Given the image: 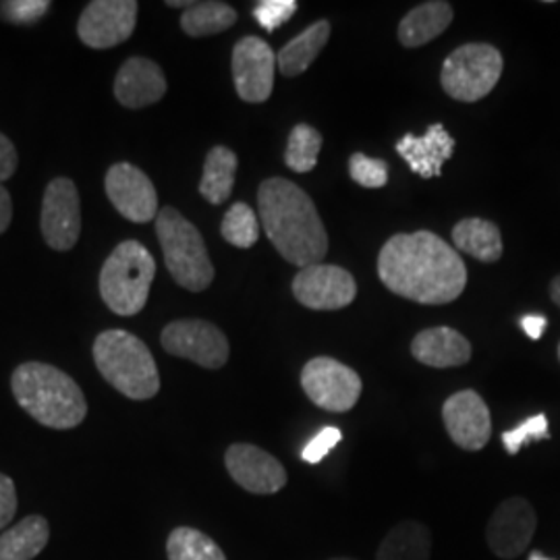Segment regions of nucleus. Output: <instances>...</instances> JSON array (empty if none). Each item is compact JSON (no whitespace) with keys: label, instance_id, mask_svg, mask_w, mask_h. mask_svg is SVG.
Here are the masks:
<instances>
[{"label":"nucleus","instance_id":"obj_1","mask_svg":"<svg viewBox=\"0 0 560 560\" xmlns=\"http://www.w3.org/2000/svg\"><path fill=\"white\" fill-rule=\"evenodd\" d=\"M382 282L405 300L444 305L457 300L467 284L465 261L432 231L399 233L384 243L378 256Z\"/></svg>","mask_w":560,"mask_h":560},{"label":"nucleus","instance_id":"obj_2","mask_svg":"<svg viewBox=\"0 0 560 560\" xmlns=\"http://www.w3.org/2000/svg\"><path fill=\"white\" fill-rule=\"evenodd\" d=\"M260 224L289 264L307 268L328 254V235L314 200L293 180L272 177L258 191Z\"/></svg>","mask_w":560,"mask_h":560},{"label":"nucleus","instance_id":"obj_3","mask_svg":"<svg viewBox=\"0 0 560 560\" xmlns=\"http://www.w3.org/2000/svg\"><path fill=\"white\" fill-rule=\"evenodd\" d=\"M11 388L21 409L46 428L71 430L88 416L80 384L50 363H21L11 376Z\"/></svg>","mask_w":560,"mask_h":560},{"label":"nucleus","instance_id":"obj_4","mask_svg":"<svg viewBox=\"0 0 560 560\" xmlns=\"http://www.w3.org/2000/svg\"><path fill=\"white\" fill-rule=\"evenodd\" d=\"M94 361L102 378L127 399H154L161 390L159 365L150 349L127 330H104L94 340Z\"/></svg>","mask_w":560,"mask_h":560},{"label":"nucleus","instance_id":"obj_5","mask_svg":"<svg viewBox=\"0 0 560 560\" xmlns=\"http://www.w3.org/2000/svg\"><path fill=\"white\" fill-rule=\"evenodd\" d=\"M156 277V261L140 241H122L106 258L101 272V295L119 316H136L143 310Z\"/></svg>","mask_w":560,"mask_h":560},{"label":"nucleus","instance_id":"obj_6","mask_svg":"<svg viewBox=\"0 0 560 560\" xmlns=\"http://www.w3.org/2000/svg\"><path fill=\"white\" fill-rule=\"evenodd\" d=\"M156 235L175 282L194 293L206 291L214 280V266L196 224L187 221L177 208L166 206L156 217Z\"/></svg>","mask_w":560,"mask_h":560},{"label":"nucleus","instance_id":"obj_7","mask_svg":"<svg viewBox=\"0 0 560 560\" xmlns=\"http://www.w3.org/2000/svg\"><path fill=\"white\" fill-rule=\"evenodd\" d=\"M504 69L501 50L492 44H463L442 65V90L459 102L486 98Z\"/></svg>","mask_w":560,"mask_h":560},{"label":"nucleus","instance_id":"obj_8","mask_svg":"<svg viewBox=\"0 0 560 560\" xmlns=\"http://www.w3.org/2000/svg\"><path fill=\"white\" fill-rule=\"evenodd\" d=\"M301 386L316 407L345 413L358 405L361 397L360 374L332 358H314L301 370Z\"/></svg>","mask_w":560,"mask_h":560},{"label":"nucleus","instance_id":"obj_9","mask_svg":"<svg viewBox=\"0 0 560 560\" xmlns=\"http://www.w3.org/2000/svg\"><path fill=\"white\" fill-rule=\"evenodd\" d=\"M161 340L166 353L194 361L206 370H221L231 353L221 328L206 320L171 322L162 330Z\"/></svg>","mask_w":560,"mask_h":560},{"label":"nucleus","instance_id":"obj_10","mask_svg":"<svg viewBox=\"0 0 560 560\" xmlns=\"http://www.w3.org/2000/svg\"><path fill=\"white\" fill-rule=\"evenodd\" d=\"M293 295L303 307L335 312L351 305L358 298V282L351 272L335 264H314L301 268L293 279Z\"/></svg>","mask_w":560,"mask_h":560},{"label":"nucleus","instance_id":"obj_11","mask_svg":"<svg viewBox=\"0 0 560 560\" xmlns=\"http://www.w3.org/2000/svg\"><path fill=\"white\" fill-rule=\"evenodd\" d=\"M40 226L44 241L52 249L69 252L75 247L81 233V206L73 180L57 177L48 183L42 200Z\"/></svg>","mask_w":560,"mask_h":560},{"label":"nucleus","instance_id":"obj_12","mask_svg":"<svg viewBox=\"0 0 560 560\" xmlns=\"http://www.w3.org/2000/svg\"><path fill=\"white\" fill-rule=\"evenodd\" d=\"M104 189L110 203L127 221L145 224L159 217V194L152 180L136 164H113L106 173Z\"/></svg>","mask_w":560,"mask_h":560},{"label":"nucleus","instance_id":"obj_13","mask_svg":"<svg viewBox=\"0 0 560 560\" xmlns=\"http://www.w3.org/2000/svg\"><path fill=\"white\" fill-rule=\"evenodd\" d=\"M136 21V0H94L81 13L78 34L85 46L104 50L129 40Z\"/></svg>","mask_w":560,"mask_h":560},{"label":"nucleus","instance_id":"obj_14","mask_svg":"<svg viewBox=\"0 0 560 560\" xmlns=\"http://www.w3.org/2000/svg\"><path fill=\"white\" fill-rule=\"evenodd\" d=\"M277 55L268 42L245 36L233 48V81L243 102L261 104L272 96Z\"/></svg>","mask_w":560,"mask_h":560},{"label":"nucleus","instance_id":"obj_15","mask_svg":"<svg viewBox=\"0 0 560 560\" xmlns=\"http://www.w3.org/2000/svg\"><path fill=\"white\" fill-rule=\"evenodd\" d=\"M538 527L536 509L521 499L513 497L501 502L486 527V541L499 559H517L534 540Z\"/></svg>","mask_w":560,"mask_h":560},{"label":"nucleus","instance_id":"obj_16","mask_svg":"<svg viewBox=\"0 0 560 560\" xmlns=\"http://www.w3.org/2000/svg\"><path fill=\"white\" fill-rule=\"evenodd\" d=\"M224 465L229 476L252 494H277L289 480L277 457L247 442L231 444L224 455Z\"/></svg>","mask_w":560,"mask_h":560},{"label":"nucleus","instance_id":"obj_17","mask_svg":"<svg viewBox=\"0 0 560 560\" xmlns=\"http://www.w3.org/2000/svg\"><path fill=\"white\" fill-rule=\"evenodd\" d=\"M442 421L451 441L463 451H481L492 436L490 409L476 390H459L444 400Z\"/></svg>","mask_w":560,"mask_h":560},{"label":"nucleus","instance_id":"obj_18","mask_svg":"<svg viewBox=\"0 0 560 560\" xmlns=\"http://www.w3.org/2000/svg\"><path fill=\"white\" fill-rule=\"evenodd\" d=\"M397 152L400 159L409 164V168L420 175L421 179L441 177L442 164L453 159L455 140L444 129L442 122L428 127L425 136L407 133L397 141Z\"/></svg>","mask_w":560,"mask_h":560},{"label":"nucleus","instance_id":"obj_19","mask_svg":"<svg viewBox=\"0 0 560 560\" xmlns=\"http://www.w3.org/2000/svg\"><path fill=\"white\" fill-rule=\"evenodd\" d=\"M166 94V78L154 60L133 57L119 69L115 80V96L125 108H143L162 101Z\"/></svg>","mask_w":560,"mask_h":560},{"label":"nucleus","instance_id":"obj_20","mask_svg":"<svg viewBox=\"0 0 560 560\" xmlns=\"http://www.w3.org/2000/svg\"><path fill=\"white\" fill-rule=\"evenodd\" d=\"M413 358L430 368H459L471 360V342L448 326L425 328L411 342Z\"/></svg>","mask_w":560,"mask_h":560},{"label":"nucleus","instance_id":"obj_21","mask_svg":"<svg viewBox=\"0 0 560 560\" xmlns=\"http://www.w3.org/2000/svg\"><path fill=\"white\" fill-rule=\"evenodd\" d=\"M455 18L453 7L444 0H430L413 7L399 23V40L405 48H420L446 32Z\"/></svg>","mask_w":560,"mask_h":560},{"label":"nucleus","instance_id":"obj_22","mask_svg":"<svg viewBox=\"0 0 560 560\" xmlns=\"http://www.w3.org/2000/svg\"><path fill=\"white\" fill-rule=\"evenodd\" d=\"M432 532L421 521H402L382 540L376 560H430Z\"/></svg>","mask_w":560,"mask_h":560},{"label":"nucleus","instance_id":"obj_23","mask_svg":"<svg viewBox=\"0 0 560 560\" xmlns=\"http://www.w3.org/2000/svg\"><path fill=\"white\" fill-rule=\"evenodd\" d=\"M330 38V23L326 20L312 23L298 38L282 46L277 55V67L284 78H295L310 69Z\"/></svg>","mask_w":560,"mask_h":560},{"label":"nucleus","instance_id":"obj_24","mask_svg":"<svg viewBox=\"0 0 560 560\" xmlns=\"http://www.w3.org/2000/svg\"><path fill=\"white\" fill-rule=\"evenodd\" d=\"M50 540V525L42 515H30L0 534V560H34Z\"/></svg>","mask_w":560,"mask_h":560},{"label":"nucleus","instance_id":"obj_25","mask_svg":"<svg viewBox=\"0 0 560 560\" xmlns=\"http://www.w3.org/2000/svg\"><path fill=\"white\" fill-rule=\"evenodd\" d=\"M237 154L226 145H214L206 162L200 180V194L212 206H221L231 198L237 173Z\"/></svg>","mask_w":560,"mask_h":560},{"label":"nucleus","instance_id":"obj_26","mask_svg":"<svg viewBox=\"0 0 560 560\" xmlns=\"http://www.w3.org/2000/svg\"><path fill=\"white\" fill-rule=\"evenodd\" d=\"M453 243L463 254L486 264L501 260L504 249L501 229L494 222L483 219H465L457 222L453 229Z\"/></svg>","mask_w":560,"mask_h":560},{"label":"nucleus","instance_id":"obj_27","mask_svg":"<svg viewBox=\"0 0 560 560\" xmlns=\"http://www.w3.org/2000/svg\"><path fill=\"white\" fill-rule=\"evenodd\" d=\"M237 21V11L219 0H203L194 2L180 15V30L191 38H206L226 32Z\"/></svg>","mask_w":560,"mask_h":560},{"label":"nucleus","instance_id":"obj_28","mask_svg":"<svg viewBox=\"0 0 560 560\" xmlns=\"http://www.w3.org/2000/svg\"><path fill=\"white\" fill-rule=\"evenodd\" d=\"M168 560H226L221 546L196 527H177L166 540Z\"/></svg>","mask_w":560,"mask_h":560},{"label":"nucleus","instance_id":"obj_29","mask_svg":"<svg viewBox=\"0 0 560 560\" xmlns=\"http://www.w3.org/2000/svg\"><path fill=\"white\" fill-rule=\"evenodd\" d=\"M322 150V136L312 125H295L289 133L284 164L295 173H310L318 164Z\"/></svg>","mask_w":560,"mask_h":560},{"label":"nucleus","instance_id":"obj_30","mask_svg":"<svg viewBox=\"0 0 560 560\" xmlns=\"http://www.w3.org/2000/svg\"><path fill=\"white\" fill-rule=\"evenodd\" d=\"M260 219L247 203L237 201L233 203L224 219H222L221 233L224 241L240 249H249L260 240Z\"/></svg>","mask_w":560,"mask_h":560},{"label":"nucleus","instance_id":"obj_31","mask_svg":"<svg viewBox=\"0 0 560 560\" xmlns=\"http://www.w3.org/2000/svg\"><path fill=\"white\" fill-rule=\"evenodd\" d=\"M546 439H550V430H548V420L544 413L532 416V418L521 421L520 425H515L513 430L502 432V444L509 455H517L521 448L529 442L546 441Z\"/></svg>","mask_w":560,"mask_h":560},{"label":"nucleus","instance_id":"obj_32","mask_svg":"<svg viewBox=\"0 0 560 560\" xmlns=\"http://www.w3.org/2000/svg\"><path fill=\"white\" fill-rule=\"evenodd\" d=\"M349 175L365 189H381L388 183V164L358 152L349 159Z\"/></svg>","mask_w":560,"mask_h":560},{"label":"nucleus","instance_id":"obj_33","mask_svg":"<svg viewBox=\"0 0 560 560\" xmlns=\"http://www.w3.org/2000/svg\"><path fill=\"white\" fill-rule=\"evenodd\" d=\"M300 4L295 0H261L254 7V18L266 32H275L282 23L298 13Z\"/></svg>","mask_w":560,"mask_h":560},{"label":"nucleus","instance_id":"obj_34","mask_svg":"<svg viewBox=\"0 0 560 560\" xmlns=\"http://www.w3.org/2000/svg\"><path fill=\"white\" fill-rule=\"evenodd\" d=\"M340 439H342V434H340L339 428H335V425L324 428L312 441L305 444V448L301 453V459L305 463H312V465L320 463L339 444Z\"/></svg>","mask_w":560,"mask_h":560},{"label":"nucleus","instance_id":"obj_35","mask_svg":"<svg viewBox=\"0 0 560 560\" xmlns=\"http://www.w3.org/2000/svg\"><path fill=\"white\" fill-rule=\"evenodd\" d=\"M50 9V2L46 0H11L2 2V11L9 20L15 23H34Z\"/></svg>","mask_w":560,"mask_h":560},{"label":"nucleus","instance_id":"obj_36","mask_svg":"<svg viewBox=\"0 0 560 560\" xmlns=\"http://www.w3.org/2000/svg\"><path fill=\"white\" fill-rule=\"evenodd\" d=\"M15 513H18L15 483L9 476L0 474V529L11 525V521L15 520Z\"/></svg>","mask_w":560,"mask_h":560},{"label":"nucleus","instance_id":"obj_37","mask_svg":"<svg viewBox=\"0 0 560 560\" xmlns=\"http://www.w3.org/2000/svg\"><path fill=\"white\" fill-rule=\"evenodd\" d=\"M18 150L13 141L0 133V183L11 179L18 171Z\"/></svg>","mask_w":560,"mask_h":560},{"label":"nucleus","instance_id":"obj_38","mask_svg":"<svg viewBox=\"0 0 560 560\" xmlns=\"http://www.w3.org/2000/svg\"><path fill=\"white\" fill-rule=\"evenodd\" d=\"M520 324L521 328H523V332H525L529 339L540 340L548 322H546V318L540 316V314H527V316L521 318Z\"/></svg>","mask_w":560,"mask_h":560},{"label":"nucleus","instance_id":"obj_39","mask_svg":"<svg viewBox=\"0 0 560 560\" xmlns=\"http://www.w3.org/2000/svg\"><path fill=\"white\" fill-rule=\"evenodd\" d=\"M11 221H13V201H11L9 191L0 183V233H4L9 229Z\"/></svg>","mask_w":560,"mask_h":560},{"label":"nucleus","instance_id":"obj_40","mask_svg":"<svg viewBox=\"0 0 560 560\" xmlns=\"http://www.w3.org/2000/svg\"><path fill=\"white\" fill-rule=\"evenodd\" d=\"M550 298H552V301L560 307V275L550 282Z\"/></svg>","mask_w":560,"mask_h":560},{"label":"nucleus","instance_id":"obj_41","mask_svg":"<svg viewBox=\"0 0 560 560\" xmlns=\"http://www.w3.org/2000/svg\"><path fill=\"white\" fill-rule=\"evenodd\" d=\"M527 560H552V559H548V557H544V555H541V552H538V550H534V552H532V555H529V559Z\"/></svg>","mask_w":560,"mask_h":560},{"label":"nucleus","instance_id":"obj_42","mask_svg":"<svg viewBox=\"0 0 560 560\" xmlns=\"http://www.w3.org/2000/svg\"><path fill=\"white\" fill-rule=\"evenodd\" d=\"M330 560H358V559H345V557H339V559H330Z\"/></svg>","mask_w":560,"mask_h":560},{"label":"nucleus","instance_id":"obj_43","mask_svg":"<svg viewBox=\"0 0 560 560\" xmlns=\"http://www.w3.org/2000/svg\"><path fill=\"white\" fill-rule=\"evenodd\" d=\"M559 360H560V345H559Z\"/></svg>","mask_w":560,"mask_h":560}]
</instances>
